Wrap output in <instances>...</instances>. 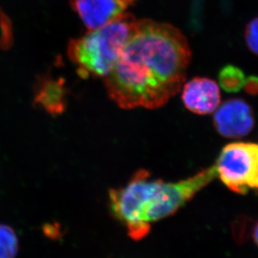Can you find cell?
Masks as SVG:
<instances>
[{
  "label": "cell",
  "instance_id": "6da1fadb",
  "mask_svg": "<svg viewBox=\"0 0 258 258\" xmlns=\"http://www.w3.org/2000/svg\"><path fill=\"white\" fill-rule=\"evenodd\" d=\"M191 55L178 28L137 20L119 59L103 78L108 96L123 109L163 107L180 92Z\"/></svg>",
  "mask_w": 258,
  "mask_h": 258
},
{
  "label": "cell",
  "instance_id": "7a4b0ae2",
  "mask_svg": "<svg viewBox=\"0 0 258 258\" xmlns=\"http://www.w3.org/2000/svg\"><path fill=\"white\" fill-rule=\"evenodd\" d=\"M216 176L215 165L177 182L152 179L149 171L140 169L126 185L110 190V211L139 241L149 235L152 223L176 213Z\"/></svg>",
  "mask_w": 258,
  "mask_h": 258
},
{
  "label": "cell",
  "instance_id": "3957f363",
  "mask_svg": "<svg viewBox=\"0 0 258 258\" xmlns=\"http://www.w3.org/2000/svg\"><path fill=\"white\" fill-rule=\"evenodd\" d=\"M136 22L134 15L122 13L107 25L71 40L67 54L81 77H107L119 59Z\"/></svg>",
  "mask_w": 258,
  "mask_h": 258
},
{
  "label": "cell",
  "instance_id": "277c9868",
  "mask_svg": "<svg viewBox=\"0 0 258 258\" xmlns=\"http://www.w3.org/2000/svg\"><path fill=\"white\" fill-rule=\"evenodd\" d=\"M216 175L234 193L258 190V144L231 143L221 149L215 164Z\"/></svg>",
  "mask_w": 258,
  "mask_h": 258
},
{
  "label": "cell",
  "instance_id": "5b68a950",
  "mask_svg": "<svg viewBox=\"0 0 258 258\" xmlns=\"http://www.w3.org/2000/svg\"><path fill=\"white\" fill-rule=\"evenodd\" d=\"M213 123L216 132L226 139H240L251 133L255 117L251 106L241 98H231L215 111Z\"/></svg>",
  "mask_w": 258,
  "mask_h": 258
},
{
  "label": "cell",
  "instance_id": "8992f818",
  "mask_svg": "<svg viewBox=\"0 0 258 258\" xmlns=\"http://www.w3.org/2000/svg\"><path fill=\"white\" fill-rule=\"evenodd\" d=\"M181 97L184 107L198 115L211 114L221 102L219 85L206 77H194L184 83Z\"/></svg>",
  "mask_w": 258,
  "mask_h": 258
},
{
  "label": "cell",
  "instance_id": "52a82bcc",
  "mask_svg": "<svg viewBox=\"0 0 258 258\" xmlns=\"http://www.w3.org/2000/svg\"><path fill=\"white\" fill-rule=\"evenodd\" d=\"M71 5L88 30L107 25L127 7L120 0H71Z\"/></svg>",
  "mask_w": 258,
  "mask_h": 258
},
{
  "label": "cell",
  "instance_id": "ba28073f",
  "mask_svg": "<svg viewBox=\"0 0 258 258\" xmlns=\"http://www.w3.org/2000/svg\"><path fill=\"white\" fill-rule=\"evenodd\" d=\"M67 89L61 79L43 77L35 92V104L51 115H60L67 108Z\"/></svg>",
  "mask_w": 258,
  "mask_h": 258
},
{
  "label": "cell",
  "instance_id": "9c48e42d",
  "mask_svg": "<svg viewBox=\"0 0 258 258\" xmlns=\"http://www.w3.org/2000/svg\"><path fill=\"white\" fill-rule=\"evenodd\" d=\"M218 79L221 88L231 93L241 91L246 82L242 70L232 64H227L220 71Z\"/></svg>",
  "mask_w": 258,
  "mask_h": 258
},
{
  "label": "cell",
  "instance_id": "30bf717a",
  "mask_svg": "<svg viewBox=\"0 0 258 258\" xmlns=\"http://www.w3.org/2000/svg\"><path fill=\"white\" fill-rule=\"evenodd\" d=\"M20 249L15 230L6 224H0V258H16Z\"/></svg>",
  "mask_w": 258,
  "mask_h": 258
},
{
  "label": "cell",
  "instance_id": "8fae6325",
  "mask_svg": "<svg viewBox=\"0 0 258 258\" xmlns=\"http://www.w3.org/2000/svg\"><path fill=\"white\" fill-rule=\"evenodd\" d=\"M245 40L250 51L258 56V17L254 18L246 25Z\"/></svg>",
  "mask_w": 258,
  "mask_h": 258
},
{
  "label": "cell",
  "instance_id": "7c38bea8",
  "mask_svg": "<svg viewBox=\"0 0 258 258\" xmlns=\"http://www.w3.org/2000/svg\"><path fill=\"white\" fill-rule=\"evenodd\" d=\"M244 88L249 94H258V77H253V76L248 77L246 79Z\"/></svg>",
  "mask_w": 258,
  "mask_h": 258
},
{
  "label": "cell",
  "instance_id": "4fadbf2b",
  "mask_svg": "<svg viewBox=\"0 0 258 258\" xmlns=\"http://www.w3.org/2000/svg\"><path fill=\"white\" fill-rule=\"evenodd\" d=\"M252 238H253L254 242L256 244L258 247V220L256 221L255 226H254L253 231H252Z\"/></svg>",
  "mask_w": 258,
  "mask_h": 258
},
{
  "label": "cell",
  "instance_id": "5bb4252c",
  "mask_svg": "<svg viewBox=\"0 0 258 258\" xmlns=\"http://www.w3.org/2000/svg\"><path fill=\"white\" fill-rule=\"evenodd\" d=\"M120 1L128 6L129 5H131L132 3H134V0H120Z\"/></svg>",
  "mask_w": 258,
  "mask_h": 258
}]
</instances>
